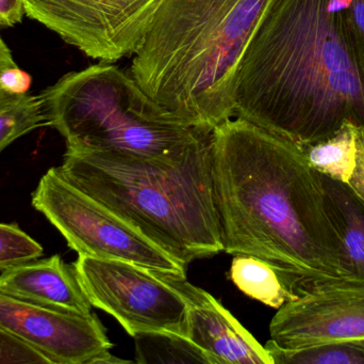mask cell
<instances>
[{
    "mask_svg": "<svg viewBox=\"0 0 364 364\" xmlns=\"http://www.w3.org/2000/svg\"><path fill=\"white\" fill-rule=\"evenodd\" d=\"M321 177L339 218L353 279L364 282V201L342 182Z\"/></svg>",
    "mask_w": 364,
    "mask_h": 364,
    "instance_id": "5bb4252c",
    "label": "cell"
},
{
    "mask_svg": "<svg viewBox=\"0 0 364 364\" xmlns=\"http://www.w3.org/2000/svg\"><path fill=\"white\" fill-rule=\"evenodd\" d=\"M59 169L73 185L186 267L224 250L211 134L170 156L66 150Z\"/></svg>",
    "mask_w": 364,
    "mask_h": 364,
    "instance_id": "277c9868",
    "label": "cell"
},
{
    "mask_svg": "<svg viewBox=\"0 0 364 364\" xmlns=\"http://www.w3.org/2000/svg\"><path fill=\"white\" fill-rule=\"evenodd\" d=\"M188 303L186 338L212 364H273L264 346L210 293L186 277L161 273Z\"/></svg>",
    "mask_w": 364,
    "mask_h": 364,
    "instance_id": "8fae6325",
    "label": "cell"
},
{
    "mask_svg": "<svg viewBox=\"0 0 364 364\" xmlns=\"http://www.w3.org/2000/svg\"><path fill=\"white\" fill-rule=\"evenodd\" d=\"M273 364H364V340L284 348L269 340L264 345Z\"/></svg>",
    "mask_w": 364,
    "mask_h": 364,
    "instance_id": "ac0fdd59",
    "label": "cell"
},
{
    "mask_svg": "<svg viewBox=\"0 0 364 364\" xmlns=\"http://www.w3.org/2000/svg\"><path fill=\"white\" fill-rule=\"evenodd\" d=\"M110 363H130V361L123 360V359L117 358V357L112 356L109 352L104 353L100 355L97 359H96L95 363L94 364H110Z\"/></svg>",
    "mask_w": 364,
    "mask_h": 364,
    "instance_id": "d4e9b609",
    "label": "cell"
},
{
    "mask_svg": "<svg viewBox=\"0 0 364 364\" xmlns=\"http://www.w3.org/2000/svg\"><path fill=\"white\" fill-rule=\"evenodd\" d=\"M344 11L348 32L364 76V0H346Z\"/></svg>",
    "mask_w": 364,
    "mask_h": 364,
    "instance_id": "44dd1931",
    "label": "cell"
},
{
    "mask_svg": "<svg viewBox=\"0 0 364 364\" xmlns=\"http://www.w3.org/2000/svg\"><path fill=\"white\" fill-rule=\"evenodd\" d=\"M74 266L92 306L113 316L128 335L171 333L186 338L188 303L160 271L87 256H79Z\"/></svg>",
    "mask_w": 364,
    "mask_h": 364,
    "instance_id": "52a82bcc",
    "label": "cell"
},
{
    "mask_svg": "<svg viewBox=\"0 0 364 364\" xmlns=\"http://www.w3.org/2000/svg\"><path fill=\"white\" fill-rule=\"evenodd\" d=\"M211 152L223 251L273 265L295 299L356 281L335 207L299 145L235 117L212 130Z\"/></svg>",
    "mask_w": 364,
    "mask_h": 364,
    "instance_id": "6da1fadb",
    "label": "cell"
},
{
    "mask_svg": "<svg viewBox=\"0 0 364 364\" xmlns=\"http://www.w3.org/2000/svg\"><path fill=\"white\" fill-rule=\"evenodd\" d=\"M0 329L50 364H94L113 344L95 314L57 311L0 293Z\"/></svg>",
    "mask_w": 364,
    "mask_h": 364,
    "instance_id": "30bf717a",
    "label": "cell"
},
{
    "mask_svg": "<svg viewBox=\"0 0 364 364\" xmlns=\"http://www.w3.org/2000/svg\"><path fill=\"white\" fill-rule=\"evenodd\" d=\"M38 96L68 151L170 156L211 134L175 118L109 62L68 73Z\"/></svg>",
    "mask_w": 364,
    "mask_h": 364,
    "instance_id": "5b68a950",
    "label": "cell"
},
{
    "mask_svg": "<svg viewBox=\"0 0 364 364\" xmlns=\"http://www.w3.org/2000/svg\"><path fill=\"white\" fill-rule=\"evenodd\" d=\"M32 205L61 233L78 256L123 261L186 277L188 267L108 207L73 185L59 167L41 177Z\"/></svg>",
    "mask_w": 364,
    "mask_h": 364,
    "instance_id": "8992f818",
    "label": "cell"
},
{
    "mask_svg": "<svg viewBox=\"0 0 364 364\" xmlns=\"http://www.w3.org/2000/svg\"><path fill=\"white\" fill-rule=\"evenodd\" d=\"M134 338L136 363L212 364L203 350L182 336L171 333H144Z\"/></svg>",
    "mask_w": 364,
    "mask_h": 364,
    "instance_id": "2e32d148",
    "label": "cell"
},
{
    "mask_svg": "<svg viewBox=\"0 0 364 364\" xmlns=\"http://www.w3.org/2000/svg\"><path fill=\"white\" fill-rule=\"evenodd\" d=\"M269 335L284 348L364 340V282H328L284 303Z\"/></svg>",
    "mask_w": 364,
    "mask_h": 364,
    "instance_id": "9c48e42d",
    "label": "cell"
},
{
    "mask_svg": "<svg viewBox=\"0 0 364 364\" xmlns=\"http://www.w3.org/2000/svg\"><path fill=\"white\" fill-rule=\"evenodd\" d=\"M47 125L38 96L0 93V154L28 132Z\"/></svg>",
    "mask_w": 364,
    "mask_h": 364,
    "instance_id": "e0dca14e",
    "label": "cell"
},
{
    "mask_svg": "<svg viewBox=\"0 0 364 364\" xmlns=\"http://www.w3.org/2000/svg\"><path fill=\"white\" fill-rule=\"evenodd\" d=\"M42 246L17 224H0V269L40 259Z\"/></svg>",
    "mask_w": 364,
    "mask_h": 364,
    "instance_id": "d6986e66",
    "label": "cell"
},
{
    "mask_svg": "<svg viewBox=\"0 0 364 364\" xmlns=\"http://www.w3.org/2000/svg\"><path fill=\"white\" fill-rule=\"evenodd\" d=\"M50 364L38 350L0 329V364Z\"/></svg>",
    "mask_w": 364,
    "mask_h": 364,
    "instance_id": "ffe728a7",
    "label": "cell"
},
{
    "mask_svg": "<svg viewBox=\"0 0 364 364\" xmlns=\"http://www.w3.org/2000/svg\"><path fill=\"white\" fill-rule=\"evenodd\" d=\"M229 278L244 294L274 309H280L295 299L286 277L273 265L256 256H235Z\"/></svg>",
    "mask_w": 364,
    "mask_h": 364,
    "instance_id": "9a60e30c",
    "label": "cell"
},
{
    "mask_svg": "<svg viewBox=\"0 0 364 364\" xmlns=\"http://www.w3.org/2000/svg\"><path fill=\"white\" fill-rule=\"evenodd\" d=\"M0 293L49 309L81 316H90L93 308L74 264H66L59 254L2 269Z\"/></svg>",
    "mask_w": 364,
    "mask_h": 364,
    "instance_id": "7c38bea8",
    "label": "cell"
},
{
    "mask_svg": "<svg viewBox=\"0 0 364 364\" xmlns=\"http://www.w3.org/2000/svg\"><path fill=\"white\" fill-rule=\"evenodd\" d=\"M309 164L364 201V126L346 121L331 136L301 147Z\"/></svg>",
    "mask_w": 364,
    "mask_h": 364,
    "instance_id": "4fadbf2b",
    "label": "cell"
},
{
    "mask_svg": "<svg viewBox=\"0 0 364 364\" xmlns=\"http://www.w3.org/2000/svg\"><path fill=\"white\" fill-rule=\"evenodd\" d=\"M271 0H159L130 76L183 123L211 132L235 118L246 49Z\"/></svg>",
    "mask_w": 364,
    "mask_h": 364,
    "instance_id": "3957f363",
    "label": "cell"
},
{
    "mask_svg": "<svg viewBox=\"0 0 364 364\" xmlns=\"http://www.w3.org/2000/svg\"><path fill=\"white\" fill-rule=\"evenodd\" d=\"M2 89L15 94L28 93L30 85H31V77L25 71L18 68H9L2 74L1 78Z\"/></svg>",
    "mask_w": 364,
    "mask_h": 364,
    "instance_id": "7402d4cb",
    "label": "cell"
},
{
    "mask_svg": "<svg viewBox=\"0 0 364 364\" xmlns=\"http://www.w3.org/2000/svg\"><path fill=\"white\" fill-rule=\"evenodd\" d=\"M346 0H271L242 60L235 117L299 147L364 126V76Z\"/></svg>",
    "mask_w": 364,
    "mask_h": 364,
    "instance_id": "7a4b0ae2",
    "label": "cell"
},
{
    "mask_svg": "<svg viewBox=\"0 0 364 364\" xmlns=\"http://www.w3.org/2000/svg\"><path fill=\"white\" fill-rule=\"evenodd\" d=\"M25 0H0V26L13 27L23 21Z\"/></svg>",
    "mask_w": 364,
    "mask_h": 364,
    "instance_id": "603a6c76",
    "label": "cell"
},
{
    "mask_svg": "<svg viewBox=\"0 0 364 364\" xmlns=\"http://www.w3.org/2000/svg\"><path fill=\"white\" fill-rule=\"evenodd\" d=\"M15 66H17V64L14 59H13L10 48H9L8 45L6 44V42L0 36V78H1L2 74L6 70L15 68ZM2 91H4V89H2L1 81H0V93Z\"/></svg>",
    "mask_w": 364,
    "mask_h": 364,
    "instance_id": "cb8c5ba5",
    "label": "cell"
},
{
    "mask_svg": "<svg viewBox=\"0 0 364 364\" xmlns=\"http://www.w3.org/2000/svg\"><path fill=\"white\" fill-rule=\"evenodd\" d=\"M159 0H25L29 19L92 59L117 61L138 51Z\"/></svg>",
    "mask_w": 364,
    "mask_h": 364,
    "instance_id": "ba28073f",
    "label": "cell"
}]
</instances>
